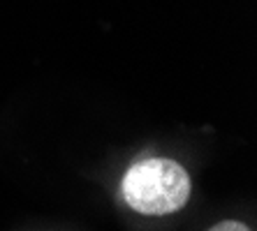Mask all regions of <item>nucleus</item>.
<instances>
[{
    "label": "nucleus",
    "mask_w": 257,
    "mask_h": 231,
    "mask_svg": "<svg viewBox=\"0 0 257 231\" xmlns=\"http://www.w3.org/2000/svg\"><path fill=\"white\" fill-rule=\"evenodd\" d=\"M195 183L188 166L176 157L144 153L120 171L116 201L139 217H172L190 203Z\"/></svg>",
    "instance_id": "f257e3e1"
},
{
    "label": "nucleus",
    "mask_w": 257,
    "mask_h": 231,
    "mask_svg": "<svg viewBox=\"0 0 257 231\" xmlns=\"http://www.w3.org/2000/svg\"><path fill=\"white\" fill-rule=\"evenodd\" d=\"M206 231H255V229L239 217H225V219H218L215 224H211Z\"/></svg>",
    "instance_id": "f03ea898"
}]
</instances>
